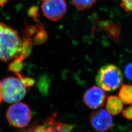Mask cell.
Segmentation results:
<instances>
[{
    "instance_id": "1",
    "label": "cell",
    "mask_w": 132,
    "mask_h": 132,
    "mask_svg": "<svg viewBox=\"0 0 132 132\" xmlns=\"http://www.w3.org/2000/svg\"><path fill=\"white\" fill-rule=\"evenodd\" d=\"M22 44L16 30L0 23V61H7L18 56Z\"/></svg>"
},
{
    "instance_id": "2",
    "label": "cell",
    "mask_w": 132,
    "mask_h": 132,
    "mask_svg": "<svg viewBox=\"0 0 132 132\" xmlns=\"http://www.w3.org/2000/svg\"><path fill=\"white\" fill-rule=\"evenodd\" d=\"M123 74L120 69L113 64L102 66L98 71L95 81L102 90L112 92L118 89L122 84Z\"/></svg>"
},
{
    "instance_id": "3",
    "label": "cell",
    "mask_w": 132,
    "mask_h": 132,
    "mask_svg": "<svg viewBox=\"0 0 132 132\" xmlns=\"http://www.w3.org/2000/svg\"><path fill=\"white\" fill-rule=\"evenodd\" d=\"M27 92V88L17 77H9L0 80V92L2 98L7 103L22 100Z\"/></svg>"
},
{
    "instance_id": "4",
    "label": "cell",
    "mask_w": 132,
    "mask_h": 132,
    "mask_svg": "<svg viewBox=\"0 0 132 132\" xmlns=\"http://www.w3.org/2000/svg\"><path fill=\"white\" fill-rule=\"evenodd\" d=\"M6 117L10 125L20 128L28 126L31 120L32 115L28 105L19 102L10 106L6 111Z\"/></svg>"
},
{
    "instance_id": "5",
    "label": "cell",
    "mask_w": 132,
    "mask_h": 132,
    "mask_svg": "<svg viewBox=\"0 0 132 132\" xmlns=\"http://www.w3.org/2000/svg\"><path fill=\"white\" fill-rule=\"evenodd\" d=\"M41 9L43 14L47 19L57 21L62 19L66 14L67 5L65 0H45Z\"/></svg>"
},
{
    "instance_id": "6",
    "label": "cell",
    "mask_w": 132,
    "mask_h": 132,
    "mask_svg": "<svg viewBox=\"0 0 132 132\" xmlns=\"http://www.w3.org/2000/svg\"><path fill=\"white\" fill-rule=\"evenodd\" d=\"M90 123L96 130L106 132L112 127L113 119L107 111L101 109L92 113L90 117Z\"/></svg>"
},
{
    "instance_id": "7",
    "label": "cell",
    "mask_w": 132,
    "mask_h": 132,
    "mask_svg": "<svg viewBox=\"0 0 132 132\" xmlns=\"http://www.w3.org/2000/svg\"><path fill=\"white\" fill-rule=\"evenodd\" d=\"M106 95L101 88L93 86L87 90L83 96V101L86 106L91 109H96L104 105Z\"/></svg>"
},
{
    "instance_id": "8",
    "label": "cell",
    "mask_w": 132,
    "mask_h": 132,
    "mask_svg": "<svg viewBox=\"0 0 132 132\" xmlns=\"http://www.w3.org/2000/svg\"><path fill=\"white\" fill-rule=\"evenodd\" d=\"M123 107L122 101L118 96L110 95L108 97L106 107L109 113L113 116H117L121 113Z\"/></svg>"
},
{
    "instance_id": "9",
    "label": "cell",
    "mask_w": 132,
    "mask_h": 132,
    "mask_svg": "<svg viewBox=\"0 0 132 132\" xmlns=\"http://www.w3.org/2000/svg\"><path fill=\"white\" fill-rule=\"evenodd\" d=\"M118 97L124 104H132V85L123 84L119 91Z\"/></svg>"
},
{
    "instance_id": "10",
    "label": "cell",
    "mask_w": 132,
    "mask_h": 132,
    "mask_svg": "<svg viewBox=\"0 0 132 132\" xmlns=\"http://www.w3.org/2000/svg\"><path fill=\"white\" fill-rule=\"evenodd\" d=\"M24 59V58L20 55L16 57L15 60L9 65V71H12L16 73H19L20 71L23 70L24 68L23 61Z\"/></svg>"
},
{
    "instance_id": "11",
    "label": "cell",
    "mask_w": 132,
    "mask_h": 132,
    "mask_svg": "<svg viewBox=\"0 0 132 132\" xmlns=\"http://www.w3.org/2000/svg\"><path fill=\"white\" fill-rule=\"evenodd\" d=\"M73 5L76 9L84 10L91 7L96 2V0H71Z\"/></svg>"
},
{
    "instance_id": "12",
    "label": "cell",
    "mask_w": 132,
    "mask_h": 132,
    "mask_svg": "<svg viewBox=\"0 0 132 132\" xmlns=\"http://www.w3.org/2000/svg\"><path fill=\"white\" fill-rule=\"evenodd\" d=\"M31 52V43L29 41H26L22 44V49L20 53V56L23 57L24 59L30 54Z\"/></svg>"
},
{
    "instance_id": "13",
    "label": "cell",
    "mask_w": 132,
    "mask_h": 132,
    "mask_svg": "<svg viewBox=\"0 0 132 132\" xmlns=\"http://www.w3.org/2000/svg\"><path fill=\"white\" fill-rule=\"evenodd\" d=\"M16 75L27 88L31 87L35 83V80L32 78L24 76L19 73H17Z\"/></svg>"
},
{
    "instance_id": "14",
    "label": "cell",
    "mask_w": 132,
    "mask_h": 132,
    "mask_svg": "<svg viewBox=\"0 0 132 132\" xmlns=\"http://www.w3.org/2000/svg\"><path fill=\"white\" fill-rule=\"evenodd\" d=\"M123 8L132 13V0H121Z\"/></svg>"
},
{
    "instance_id": "15",
    "label": "cell",
    "mask_w": 132,
    "mask_h": 132,
    "mask_svg": "<svg viewBox=\"0 0 132 132\" xmlns=\"http://www.w3.org/2000/svg\"><path fill=\"white\" fill-rule=\"evenodd\" d=\"M124 72L128 79L132 81V62L128 64L126 66Z\"/></svg>"
},
{
    "instance_id": "16",
    "label": "cell",
    "mask_w": 132,
    "mask_h": 132,
    "mask_svg": "<svg viewBox=\"0 0 132 132\" xmlns=\"http://www.w3.org/2000/svg\"><path fill=\"white\" fill-rule=\"evenodd\" d=\"M123 117L129 120H132V106L128 107L124 110L122 113Z\"/></svg>"
},
{
    "instance_id": "17",
    "label": "cell",
    "mask_w": 132,
    "mask_h": 132,
    "mask_svg": "<svg viewBox=\"0 0 132 132\" xmlns=\"http://www.w3.org/2000/svg\"><path fill=\"white\" fill-rule=\"evenodd\" d=\"M7 0H0V6H3L6 3Z\"/></svg>"
},
{
    "instance_id": "18",
    "label": "cell",
    "mask_w": 132,
    "mask_h": 132,
    "mask_svg": "<svg viewBox=\"0 0 132 132\" xmlns=\"http://www.w3.org/2000/svg\"><path fill=\"white\" fill-rule=\"evenodd\" d=\"M3 101H4V100H3V98H2V95H1V92H0V104H1Z\"/></svg>"
},
{
    "instance_id": "19",
    "label": "cell",
    "mask_w": 132,
    "mask_h": 132,
    "mask_svg": "<svg viewBox=\"0 0 132 132\" xmlns=\"http://www.w3.org/2000/svg\"><path fill=\"white\" fill-rule=\"evenodd\" d=\"M132 132V131H131V132Z\"/></svg>"
},
{
    "instance_id": "20",
    "label": "cell",
    "mask_w": 132,
    "mask_h": 132,
    "mask_svg": "<svg viewBox=\"0 0 132 132\" xmlns=\"http://www.w3.org/2000/svg\"><path fill=\"white\" fill-rule=\"evenodd\" d=\"M42 1H45V0H42Z\"/></svg>"
}]
</instances>
